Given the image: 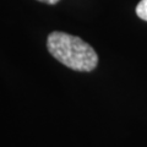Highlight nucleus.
<instances>
[{
    "label": "nucleus",
    "mask_w": 147,
    "mask_h": 147,
    "mask_svg": "<svg viewBox=\"0 0 147 147\" xmlns=\"http://www.w3.org/2000/svg\"><path fill=\"white\" fill-rule=\"evenodd\" d=\"M48 52L63 65L75 71L88 72L98 65V55L80 37L54 31L47 38Z\"/></svg>",
    "instance_id": "f257e3e1"
},
{
    "label": "nucleus",
    "mask_w": 147,
    "mask_h": 147,
    "mask_svg": "<svg viewBox=\"0 0 147 147\" xmlns=\"http://www.w3.org/2000/svg\"><path fill=\"white\" fill-rule=\"evenodd\" d=\"M136 15L141 20L147 21V0H141L136 6Z\"/></svg>",
    "instance_id": "f03ea898"
},
{
    "label": "nucleus",
    "mask_w": 147,
    "mask_h": 147,
    "mask_svg": "<svg viewBox=\"0 0 147 147\" xmlns=\"http://www.w3.org/2000/svg\"><path fill=\"white\" fill-rule=\"evenodd\" d=\"M37 1H40V3H44V4H49V5H54V4L59 3L60 0H37Z\"/></svg>",
    "instance_id": "7ed1b4c3"
}]
</instances>
